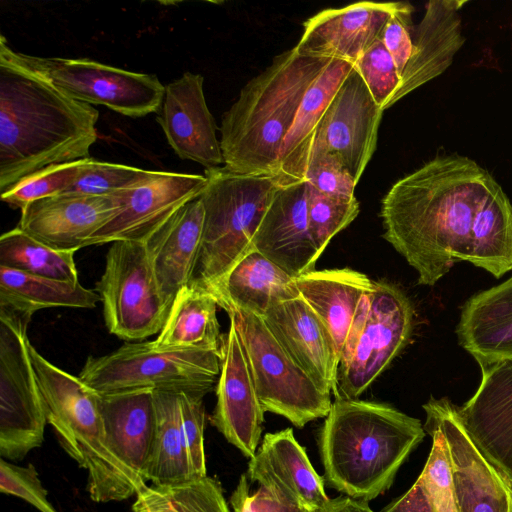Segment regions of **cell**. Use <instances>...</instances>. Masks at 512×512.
I'll return each mask as SVG.
<instances>
[{"instance_id":"1","label":"cell","mask_w":512,"mask_h":512,"mask_svg":"<svg viewBox=\"0 0 512 512\" xmlns=\"http://www.w3.org/2000/svg\"><path fill=\"white\" fill-rule=\"evenodd\" d=\"M498 185L474 160L438 155L398 180L382 199L383 238L432 286L455 262L474 263V225Z\"/></svg>"},{"instance_id":"2","label":"cell","mask_w":512,"mask_h":512,"mask_svg":"<svg viewBox=\"0 0 512 512\" xmlns=\"http://www.w3.org/2000/svg\"><path fill=\"white\" fill-rule=\"evenodd\" d=\"M98 110L24 65L0 37V192L48 166L84 159Z\"/></svg>"},{"instance_id":"3","label":"cell","mask_w":512,"mask_h":512,"mask_svg":"<svg viewBox=\"0 0 512 512\" xmlns=\"http://www.w3.org/2000/svg\"><path fill=\"white\" fill-rule=\"evenodd\" d=\"M425 434L419 419L388 404L335 400L318 437L325 480L346 496L369 502L390 488Z\"/></svg>"},{"instance_id":"4","label":"cell","mask_w":512,"mask_h":512,"mask_svg":"<svg viewBox=\"0 0 512 512\" xmlns=\"http://www.w3.org/2000/svg\"><path fill=\"white\" fill-rule=\"evenodd\" d=\"M331 60L302 56L293 47L275 56L241 89L222 117L224 168L276 176L282 144L304 94Z\"/></svg>"},{"instance_id":"5","label":"cell","mask_w":512,"mask_h":512,"mask_svg":"<svg viewBox=\"0 0 512 512\" xmlns=\"http://www.w3.org/2000/svg\"><path fill=\"white\" fill-rule=\"evenodd\" d=\"M30 356L47 423L69 456L87 470L91 499L110 502L136 495L127 475L107 449L101 395L79 376L52 364L32 344Z\"/></svg>"},{"instance_id":"6","label":"cell","mask_w":512,"mask_h":512,"mask_svg":"<svg viewBox=\"0 0 512 512\" xmlns=\"http://www.w3.org/2000/svg\"><path fill=\"white\" fill-rule=\"evenodd\" d=\"M204 175L203 235L191 283L208 290L252 249L256 230L282 185L276 176L238 174L224 166L206 169Z\"/></svg>"},{"instance_id":"7","label":"cell","mask_w":512,"mask_h":512,"mask_svg":"<svg viewBox=\"0 0 512 512\" xmlns=\"http://www.w3.org/2000/svg\"><path fill=\"white\" fill-rule=\"evenodd\" d=\"M220 367V350H160L139 341L89 357L79 378L100 395L150 389L204 397L216 388Z\"/></svg>"},{"instance_id":"8","label":"cell","mask_w":512,"mask_h":512,"mask_svg":"<svg viewBox=\"0 0 512 512\" xmlns=\"http://www.w3.org/2000/svg\"><path fill=\"white\" fill-rule=\"evenodd\" d=\"M243 344L264 412L281 415L298 428L326 417L331 393L320 389L288 356L264 320L247 311L226 310Z\"/></svg>"},{"instance_id":"9","label":"cell","mask_w":512,"mask_h":512,"mask_svg":"<svg viewBox=\"0 0 512 512\" xmlns=\"http://www.w3.org/2000/svg\"><path fill=\"white\" fill-rule=\"evenodd\" d=\"M31 319L0 307V454L12 461L41 446L47 424L30 356Z\"/></svg>"},{"instance_id":"10","label":"cell","mask_w":512,"mask_h":512,"mask_svg":"<svg viewBox=\"0 0 512 512\" xmlns=\"http://www.w3.org/2000/svg\"><path fill=\"white\" fill-rule=\"evenodd\" d=\"M96 291L107 329L124 340L159 333L171 307L161 296L143 242L112 243Z\"/></svg>"},{"instance_id":"11","label":"cell","mask_w":512,"mask_h":512,"mask_svg":"<svg viewBox=\"0 0 512 512\" xmlns=\"http://www.w3.org/2000/svg\"><path fill=\"white\" fill-rule=\"evenodd\" d=\"M17 58L73 99L102 105L128 117L158 112L165 86L154 74L128 71L87 58L39 57L16 52Z\"/></svg>"},{"instance_id":"12","label":"cell","mask_w":512,"mask_h":512,"mask_svg":"<svg viewBox=\"0 0 512 512\" xmlns=\"http://www.w3.org/2000/svg\"><path fill=\"white\" fill-rule=\"evenodd\" d=\"M414 309L396 285L375 281L369 311L353 357L336 373L335 400L357 399L408 343Z\"/></svg>"},{"instance_id":"13","label":"cell","mask_w":512,"mask_h":512,"mask_svg":"<svg viewBox=\"0 0 512 512\" xmlns=\"http://www.w3.org/2000/svg\"><path fill=\"white\" fill-rule=\"evenodd\" d=\"M382 114L383 109L354 67L314 132L308 160L315 155L330 156L357 184L375 152Z\"/></svg>"},{"instance_id":"14","label":"cell","mask_w":512,"mask_h":512,"mask_svg":"<svg viewBox=\"0 0 512 512\" xmlns=\"http://www.w3.org/2000/svg\"><path fill=\"white\" fill-rule=\"evenodd\" d=\"M206 182L205 175L150 170L131 187L118 191L121 209L87 240L85 247L116 241L144 242L178 209L199 197Z\"/></svg>"},{"instance_id":"15","label":"cell","mask_w":512,"mask_h":512,"mask_svg":"<svg viewBox=\"0 0 512 512\" xmlns=\"http://www.w3.org/2000/svg\"><path fill=\"white\" fill-rule=\"evenodd\" d=\"M448 398L431 397L425 423L440 429L448 447L460 512H512V490L467 434Z\"/></svg>"},{"instance_id":"16","label":"cell","mask_w":512,"mask_h":512,"mask_svg":"<svg viewBox=\"0 0 512 512\" xmlns=\"http://www.w3.org/2000/svg\"><path fill=\"white\" fill-rule=\"evenodd\" d=\"M220 365L211 424L245 457L252 458L260 442L264 411L243 344L231 320L221 338Z\"/></svg>"},{"instance_id":"17","label":"cell","mask_w":512,"mask_h":512,"mask_svg":"<svg viewBox=\"0 0 512 512\" xmlns=\"http://www.w3.org/2000/svg\"><path fill=\"white\" fill-rule=\"evenodd\" d=\"M474 395L457 414L476 447L512 490V358L482 368Z\"/></svg>"},{"instance_id":"18","label":"cell","mask_w":512,"mask_h":512,"mask_svg":"<svg viewBox=\"0 0 512 512\" xmlns=\"http://www.w3.org/2000/svg\"><path fill=\"white\" fill-rule=\"evenodd\" d=\"M122 205L118 192L104 196L57 194L26 204L18 227L49 247L78 251Z\"/></svg>"},{"instance_id":"19","label":"cell","mask_w":512,"mask_h":512,"mask_svg":"<svg viewBox=\"0 0 512 512\" xmlns=\"http://www.w3.org/2000/svg\"><path fill=\"white\" fill-rule=\"evenodd\" d=\"M402 2H357L323 10L303 23L294 46L302 56L339 59L355 63L381 37Z\"/></svg>"},{"instance_id":"20","label":"cell","mask_w":512,"mask_h":512,"mask_svg":"<svg viewBox=\"0 0 512 512\" xmlns=\"http://www.w3.org/2000/svg\"><path fill=\"white\" fill-rule=\"evenodd\" d=\"M101 413L107 449L138 493L147 485L154 451L156 411L153 390L101 395Z\"/></svg>"},{"instance_id":"21","label":"cell","mask_w":512,"mask_h":512,"mask_svg":"<svg viewBox=\"0 0 512 512\" xmlns=\"http://www.w3.org/2000/svg\"><path fill=\"white\" fill-rule=\"evenodd\" d=\"M203 82L202 75L185 72L166 85L157 120L168 144L181 159L211 169L224 164V159Z\"/></svg>"},{"instance_id":"22","label":"cell","mask_w":512,"mask_h":512,"mask_svg":"<svg viewBox=\"0 0 512 512\" xmlns=\"http://www.w3.org/2000/svg\"><path fill=\"white\" fill-rule=\"evenodd\" d=\"M308 182L281 186L252 239L259 251L290 276L313 271L319 253L308 229Z\"/></svg>"},{"instance_id":"23","label":"cell","mask_w":512,"mask_h":512,"mask_svg":"<svg viewBox=\"0 0 512 512\" xmlns=\"http://www.w3.org/2000/svg\"><path fill=\"white\" fill-rule=\"evenodd\" d=\"M246 474L278 498L308 512L330 500L324 478L313 468L291 428L265 434L260 448L248 462Z\"/></svg>"},{"instance_id":"24","label":"cell","mask_w":512,"mask_h":512,"mask_svg":"<svg viewBox=\"0 0 512 512\" xmlns=\"http://www.w3.org/2000/svg\"><path fill=\"white\" fill-rule=\"evenodd\" d=\"M262 319L293 362L331 393L339 355L329 330L304 299L273 305Z\"/></svg>"},{"instance_id":"25","label":"cell","mask_w":512,"mask_h":512,"mask_svg":"<svg viewBox=\"0 0 512 512\" xmlns=\"http://www.w3.org/2000/svg\"><path fill=\"white\" fill-rule=\"evenodd\" d=\"M204 226L199 197L189 201L159 226L143 243L163 300L169 305L196 271Z\"/></svg>"},{"instance_id":"26","label":"cell","mask_w":512,"mask_h":512,"mask_svg":"<svg viewBox=\"0 0 512 512\" xmlns=\"http://www.w3.org/2000/svg\"><path fill=\"white\" fill-rule=\"evenodd\" d=\"M465 0H431L416 28L411 57L401 74L400 86L390 101H397L441 75L465 43L461 8Z\"/></svg>"},{"instance_id":"27","label":"cell","mask_w":512,"mask_h":512,"mask_svg":"<svg viewBox=\"0 0 512 512\" xmlns=\"http://www.w3.org/2000/svg\"><path fill=\"white\" fill-rule=\"evenodd\" d=\"M456 334L481 369L512 358V276L466 301Z\"/></svg>"},{"instance_id":"28","label":"cell","mask_w":512,"mask_h":512,"mask_svg":"<svg viewBox=\"0 0 512 512\" xmlns=\"http://www.w3.org/2000/svg\"><path fill=\"white\" fill-rule=\"evenodd\" d=\"M206 291L225 311L238 309L261 318L273 305L301 297L295 278L254 248Z\"/></svg>"},{"instance_id":"29","label":"cell","mask_w":512,"mask_h":512,"mask_svg":"<svg viewBox=\"0 0 512 512\" xmlns=\"http://www.w3.org/2000/svg\"><path fill=\"white\" fill-rule=\"evenodd\" d=\"M295 283L304 301L329 330L338 355L347 338L359 303L372 292L375 281L350 268L313 270Z\"/></svg>"},{"instance_id":"30","label":"cell","mask_w":512,"mask_h":512,"mask_svg":"<svg viewBox=\"0 0 512 512\" xmlns=\"http://www.w3.org/2000/svg\"><path fill=\"white\" fill-rule=\"evenodd\" d=\"M353 68V63L332 59L306 90L280 150L276 177L282 186L304 180L314 132Z\"/></svg>"},{"instance_id":"31","label":"cell","mask_w":512,"mask_h":512,"mask_svg":"<svg viewBox=\"0 0 512 512\" xmlns=\"http://www.w3.org/2000/svg\"><path fill=\"white\" fill-rule=\"evenodd\" d=\"M217 300L194 283L176 294L166 322L153 341L160 350H220L222 334L217 319Z\"/></svg>"},{"instance_id":"32","label":"cell","mask_w":512,"mask_h":512,"mask_svg":"<svg viewBox=\"0 0 512 512\" xmlns=\"http://www.w3.org/2000/svg\"><path fill=\"white\" fill-rule=\"evenodd\" d=\"M156 433L147 473L153 485H177L196 478L182 423L178 392L153 390Z\"/></svg>"},{"instance_id":"33","label":"cell","mask_w":512,"mask_h":512,"mask_svg":"<svg viewBox=\"0 0 512 512\" xmlns=\"http://www.w3.org/2000/svg\"><path fill=\"white\" fill-rule=\"evenodd\" d=\"M100 301L96 291L72 283L0 266V307L32 317L45 308L92 309Z\"/></svg>"},{"instance_id":"34","label":"cell","mask_w":512,"mask_h":512,"mask_svg":"<svg viewBox=\"0 0 512 512\" xmlns=\"http://www.w3.org/2000/svg\"><path fill=\"white\" fill-rule=\"evenodd\" d=\"M75 250H58L31 237L18 226L0 237V266L66 282H80Z\"/></svg>"},{"instance_id":"35","label":"cell","mask_w":512,"mask_h":512,"mask_svg":"<svg viewBox=\"0 0 512 512\" xmlns=\"http://www.w3.org/2000/svg\"><path fill=\"white\" fill-rule=\"evenodd\" d=\"M133 512H230L220 482L208 475L177 485L144 486Z\"/></svg>"},{"instance_id":"36","label":"cell","mask_w":512,"mask_h":512,"mask_svg":"<svg viewBox=\"0 0 512 512\" xmlns=\"http://www.w3.org/2000/svg\"><path fill=\"white\" fill-rule=\"evenodd\" d=\"M423 426L432 438V446L417 480L433 512H460L446 440L438 427L429 423Z\"/></svg>"},{"instance_id":"37","label":"cell","mask_w":512,"mask_h":512,"mask_svg":"<svg viewBox=\"0 0 512 512\" xmlns=\"http://www.w3.org/2000/svg\"><path fill=\"white\" fill-rule=\"evenodd\" d=\"M307 182V181H306ZM308 229L321 255L331 239L358 215L356 197H334L320 193L308 183Z\"/></svg>"},{"instance_id":"38","label":"cell","mask_w":512,"mask_h":512,"mask_svg":"<svg viewBox=\"0 0 512 512\" xmlns=\"http://www.w3.org/2000/svg\"><path fill=\"white\" fill-rule=\"evenodd\" d=\"M85 160L54 164L39 170L1 194V200L22 209L33 200L62 194L75 182Z\"/></svg>"},{"instance_id":"39","label":"cell","mask_w":512,"mask_h":512,"mask_svg":"<svg viewBox=\"0 0 512 512\" xmlns=\"http://www.w3.org/2000/svg\"><path fill=\"white\" fill-rule=\"evenodd\" d=\"M149 171L88 157L75 182L64 193L112 195L131 187L143 179Z\"/></svg>"},{"instance_id":"40","label":"cell","mask_w":512,"mask_h":512,"mask_svg":"<svg viewBox=\"0 0 512 512\" xmlns=\"http://www.w3.org/2000/svg\"><path fill=\"white\" fill-rule=\"evenodd\" d=\"M374 101L383 109L400 86L401 77L396 65L379 39L354 63Z\"/></svg>"},{"instance_id":"41","label":"cell","mask_w":512,"mask_h":512,"mask_svg":"<svg viewBox=\"0 0 512 512\" xmlns=\"http://www.w3.org/2000/svg\"><path fill=\"white\" fill-rule=\"evenodd\" d=\"M0 491L22 498L40 512H57L49 502L47 491L32 464L21 467L1 457Z\"/></svg>"},{"instance_id":"42","label":"cell","mask_w":512,"mask_h":512,"mask_svg":"<svg viewBox=\"0 0 512 512\" xmlns=\"http://www.w3.org/2000/svg\"><path fill=\"white\" fill-rule=\"evenodd\" d=\"M314 189L334 197H354L356 183L345 168L334 158L315 155L309 158L304 175Z\"/></svg>"},{"instance_id":"43","label":"cell","mask_w":512,"mask_h":512,"mask_svg":"<svg viewBox=\"0 0 512 512\" xmlns=\"http://www.w3.org/2000/svg\"><path fill=\"white\" fill-rule=\"evenodd\" d=\"M179 397L192 468L196 478H202L207 475L204 451V397L184 392L179 393Z\"/></svg>"},{"instance_id":"44","label":"cell","mask_w":512,"mask_h":512,"mask_svg":"<svg viewBox=\"0 0 512 512\" xmlns=\"http://www.w3.org/2000/svg\"><path fill=\"white\" fill-rule=\"evenodd\" d=\"M412 12L413 7L407 2H402L386 23L380 37L400 77L413 51V39L410 35Z\"/></svg>"},{"instance_id":"45","label":"cell","mask_w":512,"mask_h":512,"mask_svg":"<svg viewBox=\"0 0 512 512\" xmlns=\"http://www.w3.org/2000/svg\"><path fill=\"white\" fill-rule=\"evenodd\" d=\"M230 504L234 512H308L300 506L278 498L262 486L251 494L246 473L240 476L230 497Z\"/></svg>"},{"instance_id":"46","label":"cell","mask_w":512,"mask_h":512,"mask_svg":"<svg viewBox=\"0 0 512 512\" xmlns=\"http://www.w3.org/2000/svg\"><path fill=\"white\" fill-rule=\"evenodd\" d=\"M381 512H433L428 498L418 480L401 497Z\"/></svg>"},{"instance_id":"47","label":"cell","mask_w":512,"mask_h":512,"mask_svg":"<svg viewBox=\"0 0 512 512\" xmlns=\"http://www.w3.org/2000/svg\"><path fill=\"white\" fill-rule=\"evenodd\" d=\"M314 512H374L368 502L356 500L348 496L330 499L324 506Z\"/></svg>"}]
</instances>
